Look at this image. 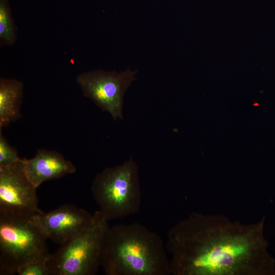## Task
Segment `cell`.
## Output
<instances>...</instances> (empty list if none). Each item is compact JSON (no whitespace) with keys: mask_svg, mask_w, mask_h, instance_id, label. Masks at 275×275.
I'll return each instance as SVG.
<instances>
[{"mask_svg":"<svg viewBox=\"0 0 275 275\" xmlns=\"http://www.w3.org/2000/svg\"><path fill=\"white\" fill-rule=\"evenodd\" d=\"M92 215L83 209L66 204L47 212L42 211L34 217L46 238L61 245L82 230Z\"/></svg>","mask_w":275,"mask_h":275,"instance_id":"8","label":"cell"},{"mask_svg":"<svg viewBox=\"0 0 275 275\" xmlns=\"http://www.w3.org/2000/svg\"><path fill=\"white\" fill-rule=\"evenodd\" d=\"M265 216L243 224L194 212L170 230L166 245L173 275H275Z\"/></svg>","mask_w":275,"mask_h":275,"instance_id":"1","label":"cell"},{"mask_svg":"<svg viewBox=\"0 0 275 275\" xmlns=\"http://www.w3.org/2000/svg\"><path fill=\"white\" fill-rule=\"evenodd\" d=\"M91 192L108 221L137 212L142 196L136 163L130 158L105 169L95 176Z\"/></svg>","mask_w":275,"mask_h":275,"instance_id":"4","label":"cell"},{"mask_svg":"<svg viewBox=\"0 0 275 275\" xmlns=\"http://www.w3.org/2000/svg\"><path fill=\"white\" fill-rule=\"evenodd\" d=\"M108 221L97 210L76 235L50 255V275H93L101 266Z\"/></svg>","mask_w":275,"mask_h":275,"instance_id":"3","label":"cell"},{"mask_svg":"<svg viewBox=\"0 0 275 275\" xmlns=\"http://www.w3.org/2000/svg\"><path fill=\"white\" fill-rule=\"evenodd\" d=\"M136 73L129 69L120 72L96 70L80 73L75 80L86 97L117 120L123 119V97Z\"/></svg>","mask_w":275,"mask_h":275,"instance_id":"6","label":"cell"},{"mask_svg":"<svg viewBox=\"0 0 275 275\" xmlns=\"http://www.w3.org/2000/svg\"><path fill=\"white\" fill-rule=\"evenodd\" d=\"M17 29L13 18L9 0H0V45L11 46L17 40Z\"/></svg>","mask_w":275,"mask_h":275,"instance_id":"11","label":"cell"},{"mask_svg":"<svg viewBox=\"0 0 275 275\" xmlns=\"http://www.w3.org/2000/svg\"><path fill=\"white\" fill-rule=\"evenodd\" d=\"M34 216L0 213L1 275L15 274L26 263L50 254Z\"/></svg>","mask_w":275,"mask_h":275,"instance_id":"5","label":"cell"},{"mask_svg":"<svg viewBox=\"0 0 275 275\" xmlns=\"http://www.w3.org/2000/svg\"><path fill=\"white\" fill-rule=\"evenodd\" d=\"M48 256L30 261L21 266L17 271L18 275H50Z\"/></svg>","mask_w":275,"mask_h":275,"instance_id":"12","label":"cell"},{"mask_svg":"<svg viewBox=\"0 0 275 275\" xmlns=\"http://www.w3.org/2000/svg\"><path fill=\"white\" fill-rule=\"evenodd\" d=\"M19 161L0 168V213L33 216L42 211L38 207L37 188L29 180Z\"/></svg>","mask_w":275,"mask_h":275,"instance_id":"7","label":"cell"},{"mask_svg":"<svg viewBox=\"0 0 275 275\" xmlns=\"http://www.w3.org/2000/svg\"><path fill=\"white\" fill-rule=\"evenodd\" d=\"M21 159L16 149L9 143L0 129V168L12 165Z\"/></svg>","mask_w":275,"mask_h":275,"instance_id":"13","label":"cell"},{"mask_svg":"<svg viewBox=\"0 0 275 275\" xmlns=\"http://www.w3.org/2000/svg\"><path fill=\"white\" fill-rule=\"evenodd\" d=\"M23 96V85L20 80L0 78V129L21 117L20 106Z\"/></svg>","mask_w":275,"mask_h":275,"instance_id":"10","label":"cell"},{"mask_svg":"<svg viewBox=\"0 0 275 275\" xmlns=\"http://www.w3.org/2000/svg\"><path fill=\"white\" fill-rule=\"evenodd\" d=\"M167 253L159 235L144 225H116L107 232L101 266L107 275H168Z\"/></svg>","mask_w":275,"mask_h":275,"instance_id":"2","label":"cell"},{"mask_svg":"<svg viewBox=\"0 0 275 275\" xmlns=\"http://www.w3.org/2000/svg\"><path fill=\"white\" fill-rule=\"evenodd\" d=\"M22 162L26 176L36 188L46 181L76 171L75 166L62 154L44 149L38 150L35 156L30 159H22Z\"/></svg>","mask_w":275,"mask_h":275,"instance_id":"9","label":"cell"}]
</instances>
